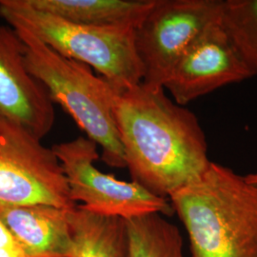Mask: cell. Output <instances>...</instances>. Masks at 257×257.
I'll use <instances>...</instances> for the list:
<instances>
[{"label": "cell", "mask_w": 257, "mask_h": 257, "mask_svg": "<svg viewBox=\"0 0 257 257\" xmlns=\"http://www.w3.org/2000/svg\"><path fill=\"white\" fill-rule=\"evenodd\" d=\"M110 101L133 181L169 199L204 175L211 161L199 120L164 88L110 85Z\"/></svg>", "instance_id": "obj_1"}, {"label": "cell", "mask_w": 257, "mask_h": 257, "mask_svg": "<svg viewBox=\"0 0 257 257\" xmlns=\"http://www.w3.org/2000/svg\"><path fill=\"white\" fill-rule=\"evenodd\" d=\"M190 239L192 257H257V184L212 162L170 195Z\"/></svg>", "instance_id": "obj_2"}, {"label": "cell", "mask_w": 257, "mask_h": 257, "mask_svg": "<svg viewBox=\"0 0 257 257\" xmlns=\"http://www.w3.org/2000/svg\"><path fill=\"white\" fill-rule=\"evenodd\" d=\"M11 28L25 48L28 71L46 89L53 103L59 104L87 138L101 148L105 164L125 168L110 105V83L96 76L89 66L58 54L27 29Z\"/></svg>", "instance_id": "obj_3"}, {"label": "cell", "mask_w": 257, "mask_h": 257, "mask_svg": "<svg viewBox=\"0 0 257 257\" xmlns=\"http://www.w3.org/2000/svg\"><path fill=\"white\" fill-rule=\"evenodd\" d=\"M0 18L10 27L27 29L58 54L94 69L116 90L142 82L134 28L75 24L36 9L29 0H0Z\"/></svg>", "instance_id": "obj_4"}, {"label": "cell", "mask_w": 257, "mask_h": 257, "mask_svg": "<svg viewBox=\"0 0 257 257\" xmlns=\"http://www.w3.org/2000/svg\"><path fill=\"white\" fill-rule=\"evenodd\" d=\"M35 205L71 210L77 204L53 149L19 123L0 118V211Z\"/></svg>", "instance_id": "obj_5"}, {"label": "cell", "mask_w": 257, "mask_h": 257, "mask_svg": "<svg viewBox=\"0 0 257 257\" xmlns=\"http://www.w3.org/2000/svg\"><path fill=\"white\" fill-rule=\"evenodd\" d=\"M224 0H156L135 31L142 83L164 88L175 65L193 42L220 21Z\"/></svg>", "instance_id": "obj_6"}, {"label": "cell", "mask_w": 257, "mask_h": 257, "mask_svg": "<svg viewBox=\"0 0 257 257\" xmlns=\"http://www.w3.org/2000/svg\"><path fill=\"white\" fill-rule=\"evenodd\" d=\"M63 169L72 199L95 213L128 219L150 213L172 216L168 198L157 196L135 181L119 180L94 165L98 146L78 137L52 147Z\"/></svg>", "instance_id": "obj_7"}, {"label": "cell", "mask_w": 257, "mask_h": 257, "mask_svg": "<svg viewBox=\"0 0 257 257\" xmlns=\"http://www.w3.org/2000/svg\"><path fill=\"white\" fill-rule=\"evenodd\" d=\"M254 76L221 19L185 52L164 89L174 101L185 106L224 86Z\"/></svg>", "instance_id": "obj_8"}, {"label": "cell", "mask_w": 257, "mask_h": 257, "mask_svg": "<svg viewBox=\"0 0 257 257\" xmlns=\"http://www.w3.org/2000/svg\"><path fill=\"white\" fill-rule=\"evenodd\" d=\"M0 118L19 123L41 140L55 120L54 103L28 71L24 45L8 25H0Z\"/></svg>", "instance_id": "obj_9"}, {"label": "cell", "mask_w": 257, "mask_h": 257, "mask_svg": "<svg viewBox=\"0 0 257 257\" xmlns=\"http://www.w3.org/2000/svg\"><path fill=\"white\" fill-rule=\"evenodd\" d=\"M0 219L27 254L72 257L68 210L35 205L0 211Z\"/></svg>", "instance_id": "obj_10"}, {"label": "cell", "mask_w": 257, "mask_h": 257, "mask_svg": "<svg viewBox=\"0 0 257 257\" xmlns=\"http://www.w3.org/2000/svg\"><path fill=\"white\" fill-rule=\"evenodd\" d=\"M41 12L75 24L137 29L156 0H29Z\"/></svg>", "instance_id": "obj_11"}, {"label": "cell", "mask_w": 257, "mask_h": 257, "mask_svg": "<svg viewBox=\"0 0 257 257\" xmlns=\"http://www.w3.org/2000/svg\"><path fill=\"white\" fill-rule=\"evenodd\" d=\"M72 257H128L125 219L89 211L81 205L68 210Z\"/></svg>", "instance_id": "obj_12"}, {"label": "cell", "mask_w": 257, "mask_h": 257, "mask_svg": "<svg viewBox=\"0 0 257 257\" xmlns=\"http://www.w3.org/2000/svg\"><path fill=\"white\" fill-rule=\"evenodd\" d=\"M160 213L125 219L128 257H185L178 227Z\"/></svg>", "instance_id": "obj_13"}, {"label": "cell", "mask_w": 257, "mask_h": 257, "mask_svg": "<svg viewBox=\"0 0 257 257\" xmlns=\"http://www.w3.org/2000/svg\"><path fill=\"white\" fill-rule=\"evenodd\" d=\"M222 23L257 76V0H224Z\"/></svg>", "instance_id": "obj_14"}, {"label": "cell", "mask_w": 257, "mask_h": 257, "mask_svg": "<svg viewBox=\"0 0 257 257\" xmlns=\"http://www.w3.org/2000/svg\"><path fill=\"white\" fill-rule=\"evenodd\" d=\"M0 248H21L7 226L0 219Z\"/></svg>", "instance_id": "obj_15"}, {"label": "cell", "mask_w": 257, "mask_h": 257, "mask_svg": "<svg viewBox=\"0 0 257 257\" xmlns=\"http://www.w3.org/2000/svg\"><path fill=\"white\" fill-rule=\"evenodd\" d=\"M0 257H51L34 256L27 254L22 248H0Z\"/></svg>", "instance_id": "obj_16"}, {"label": "cell", "mask_w": 257, "mask_h": 257, "mask_svg": "<svg viewBox=\"0 0 257 257\" xmlns=\"http://www.w3.org/2000/svg\"><path fill=\"white\" fill-rule=\"evenodd\" d=\"M247 180L250 183L257 184V172L255 173H250L247 175H245Z\"/></svg>", "instance_id": "obj_17"}]
</instances>
